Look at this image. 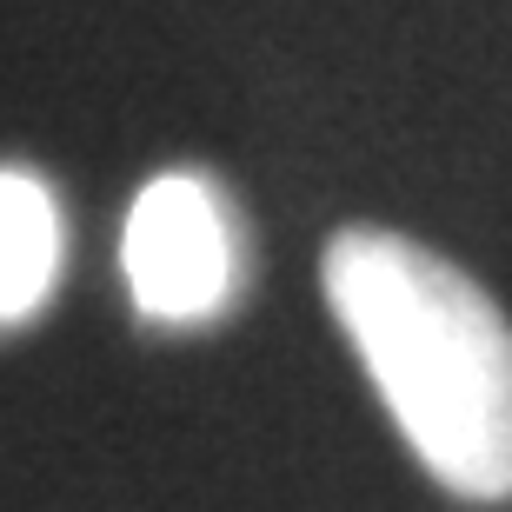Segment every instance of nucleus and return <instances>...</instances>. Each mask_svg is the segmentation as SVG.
<instances>
[{
    "instance_id": "f257e3e1",
    "label": "nucleus",
    "mask_w": 512,
    "mask_h": 512,
    "mask_svg": "<svg viewBox=\"0 0 512 512\" xmlns=\"http://www.w3.org/2000/svg\"><path fill=\"white\" fill-rule=\"evenodd\" d=\"M320 286L373 393L459 499H512V326L453 260L386 227L326 240Z\"/></svg>"
},
{
    "instance_id": "f03ea898",
    "label": "nucleus",
    "mask_w": 512,
    "mask_h": 512,
    "mask_svg": "<svg viewBox=\"0 0 512 512\" xmlns=\"http://www.w3.org/2000/svg\"><path fill=\"white\" fill-rule=\"evenodd\" d=\"M120 266H127V293L147 320H213L240 286V253H233L220 193L200 173L147 180L120 233Z\"/></svg>"
},
{
    "instance_id": "7ed1b4c3",
    "label": "nucleus",
    "mask_w": 512,
    "mask_h": 512,
    "mask_svg": "<svg viewBox=\"0 0 512 512\" xmlns=\"http://www.w3.org/2000/svg\"><path fill=\"white\" fill-rule=\"evenodd\" d=\"M60 280V207L34 173L0 167V320H27Z\"/></svg>"
}]
</instances>
